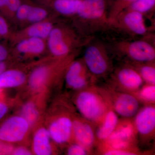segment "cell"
Instances as JSON below:
<instances>
[{"instance_id": "obj_12", "label": "cell", "mask_w": 155, "mask_h": 155, "mask_svg": "<svg viewBox=\"0 0 155 155\" xmlns=\"http://www.w3.org/2000/svg\"><path fill=\"white\" fill-rule=\"evenodd\" d=\"M29 125L22 117H11L0 125V140L8 143L20 141L27 133Z\"/></svg>"}, {"instance_id": "obj_35", "label": "cell", "mask_w": 155, "mask_h": 155, "mask_svg": "<svg viewBox=\"0 0 155 155\" xmlns=\"http://www.w3.org/2000/svg\"><path fill=\"white\" fill-rule=\"evenodd\" d=\"M8 111V107L6 103L0 101V120L3 118Z\"/></svg>"}, {"instance_id": "obj_37", "label": "cell", "mask_w": 155, "mask_h": 155, "mask_svg": "<svg viewBox=\"0 0 155 155\" xmlns=\"http://www.w3.org/2000/svg\"><path fill=\"white\" fill-rule=\"evenodd\" d=\"M7 0H0V12H2L5 7Z\"/></svg>"}, {"instance_id": "obj_9", "label": "cell", "mask_w": 155, "mask_h": 155, "mask_svg": "<svg viewBox=\"0 0 155 155\" xmlns=\"http://www.w3.org/2000/svg\"><path fill=\"white\" fill-rule=\"evenodd\" d=\"M111 107L122 118L130 119L140 110V102L132 94L119 91L109 86L104 87Z\"/></svg>"}, {"instance_id": "obj_23", "label": "cell", "mask_w": 155, "mask_h": 155, "mask_svg": "<svg viewBox=\"0 0 155 155\" xmlns=\"http://www.w3.org/2000/svg\"><path fill=\"white\" fill-rule=\"evenodd\" d=\"M140 102L145 104H155V85L154 84H143L138 91L132 94Z\"/></svg>"}, {"instance_id": "obj_39", "label": "cell", "mask_w": 155, "mask_h": 155, "mask_svg": "<svg viewBox=\"0 0 155 155\" xmlns=\"http://www.w3.org/2000/svg\"><path fill=\"white\" fill-rule=\"evenodd\" d=\"M1 89H0V91H1Z\"/></svg>"}, {"instance_id": "obj_2", "label": "cell", "mask_w": 155, "mask_h": 155, "mask_svg": "<svg viewBox=\"0 0 155 155\" xmlns=\"http://www.w3.org/2000/svg\"><path fill=\"white\" fill-rule=\"evenodd\" d=\"M93 37L81 35L73 25L59 23L54 25L46 39L47 49L56 58L76 54Z\"/></svg>"}, {"instance_id": "obj_26", "label": "cell", "mask_w": 155, "mask_h": 155, "mask_svg": "<svg viewBox=\"0 0 155 155\" xmlns=\"http://www.w3.org/2000/svg\"><path fill=\"white\" fill-rule=\"evenodd\" d=\"M48 13L45 9L31 5L26 22L31 24L46 20Z\"/></svg>"}, {"instance_id": "obj_28", "label": "cell", "mask_w": 155, "mask_h": 155, "mask_svg": "<svg viewBox=\"0 0 155 155\" xmlns=\"http://www.w3.org/2000/svg\"><path fill=\"white\" fill-rule=\"evenodd\" d=\"M21 4L20 0H7L5 7L1 14L5 17L14 15Z\"/></svg>"}, {"instance_id": "obj_38", "label": "cell", "mask_w": 155, "mask_h": 155, "mask_svg": "<svg viewBox=\"0 0 155 155\" xmlns=\"http://www.w3.org/2000/svg\"><path fill=\"white\" fill-rule=\"evenodd\" d=\"M107 3L108 8H110V6L111 4L113 3V1L114 0H107ZM109 10V9H108Z\"/></svg>"}, {"instance_id": "obj_8", "label": "cell", "mask_w": 155, "mask_h": 155, "mask_svg": "<svg viewBox=\"0 0 155 155\" xmlns=\"http://www.w3.org/2000/svg\"><path fill=\"white\" fill-rule=\"evenodd\" d=\"M110 75L111 83L110 87L119 91L133 94L144 83L135 69L125 62L114 69Z\"/></svg>"}, {"instance_id": "obj_22", "label": "cell", "mask_w": 155, "mask_h": 155, "mask_svg": "<svg viewBox=\"0 0 155 155\" xmlns=\"http://www.w3.org/2000/svg\"><path fill=\"white\" fill-rule=\"evenodd\" d=\"M136 11L145 17H150L155 10V0H137L125 10Z\"/></svg>"}, {"instance_id": "obj_36", "label": "cell", "mask_w": 155, "mask_h": 155, "mask_svg": "<svg viewBox=\"0 0 155 155\" xmlns=\"http://www.w3.org/2000/svg\"><path fill=\"white\" fill-rule=\"evenodd\" d=\"M7 70V64L5 61H0V75Z\"/></svg>"}, {"instance_id": "obj_7", "label": "cell", "mask_w": 155, "mask_h": 155, "mask_svg": "<svg viewBox=\"0 0 155 155\" xmlns=\"http://www.w3.org/2000/svg\"><path fill=\"white\" fill-rule=\"evenodd\" d=\"M110 28H114L132 37L155 38L147 26L145 17L136 11L124 10L110 23Z\"/></svg>"}, {"instance_id": "obj_27", "label": "cell", "mask_w": 155, "mask_h": 155, "mask_svg": "<svg viewBox=\"0 0 155 155\" xmlns=\"http://www.w3.org/2000/svg\"><path fill=\"white\" fill-rule=\"evenodd\" d=\"M22 115L29 125H32L36 121L38 114L33 103H28L22 108Z\"/></svg>"}, {"instance_id": "obj_19", "label": "cell", "mask_w": 155, "mask_h": 155, "mask_svg": "<svg viewBox=\"0 0 155 155\" xmlns=\"http://www.w3.org/2000/svg\"><path fill=\"white\" fill-rule=\"evenodd\" d=\"M82 0H54L53 9L59 15L73 18L77 14Z\"/></svg>"}, {"instance_id": "obj_18", "label": "cell", "mask_w": 155, "mask_h": 155, "mask_svg": "<svg viewBox=\"0 0 155 155\" xmlns=\"http://www.w3.org/2000/svg\"><path fill=\"white\" fill-rule=\"evenodd\" d=\"M48 131L41 128L37 131L34 137L33 150L38 155H51L52 152Z\"/></svg>"}, {"instance_id": "obj_24", "label": "cell", "mask_w": 155, "mask_h": 155, "mask_svg": "<svg viewBox=\"0 0 155 155\" xmlns=\"http://www.w3.org/2000/svg\"><path fill=\"white\" fill-rule=\"evenodd\" d=\"M48 73V69L45 66H41L35 68L29 76V85L34 89L40 87L46 80Z\"/></svg>"}, {"instance_id": "obj_10", "label": "cell", "mask_w": 155, "mask_h": 155, "mask_svg": "<svg viewBox=\"0 0 155 155\" xmlns=\"http://www.w3.org/2000/svg\"><path fill=\"white\" fill-rule=\"evenodd\" d=\"M65 77L67 86L78 90L93 85L96 81L82 58L71 61L66 69Z\"/></svg>"}, {"instance_id": "obj_34", "label": "cell", "mask_w": 155, "mask_h": 155, "mask_svg": "<svg viewBox=\"0 0 155 155\" xmlns=\"http://www.w3.org/2000/svg\"><path fill=\"white\" fill-rule=\"evenodd\" d=\"M13 155H31V153L28 150L24 147L17 148L16 150H14L12 153Z\"/></svg>"}, {"instance_id": "obj_31", "label": "cell", "mask_w": 155, "mask_h": 155, "mask_svg": "<svg viewBox=\"0 0 155 155\" xmlns=\"http://www.w3.org/2000/svg\"><path fill=\"white\" fill-rule=\"evenodd\" d=\"M10 28L5 17L0 14V39L5 38L9 36Z\"/></svg>"}, {"instance_id": "obj_5", "label": "cell", "mask_w": 155, "mask_h": 155, "mask_svg": "<svg viewBox=\"0 0 155 155\" xmlns=\"http://www.w3.org/2000/svg\"><path fill=\"white\" fill-rule=\"evenodd\" d=\"M84 47L82 59L95 80L110 75L114 69L107 44L94 37Z\"/></svg>"}, {"instance_id": "obj_14", "label": "cell", "mask_w": 155, "mask_h": 155, "mask_svg": "<svg viewBox=\"0 0 155 155\" xmlns=\"http://www.w3.org/2000/svg\"><path fill=\"white\" fill-rule=\"evenodd\" d=\"M72 120L66 115L60 116L50 125V137L58 144H64L70 140L72 136Z\"/></svg>"}, {"instance_id": "obj_32", "label": "cell", "mask_w": 155, "mask_h": 155, "mask_svg": "<svg viewBox=\"0 0 155 155\" xmlns=\"http://www.w3.org/2000/svg\"><path fill=\"white\" fill-rule=\"evenodd\" d=\"M12 151V147L8 142L0 140V155L9 154Z\"/></svg>"}, {"instance_id": "obj_4", "label": "cell", "mask_w": 155, "mask_h": 155, "mask_svg": "<svg viewBox=\"0 0 155 155\" xmlns=\"http://www.w3.org/2000/svg\"><path fill=\"white\" fill-rule=\"evenodd\" d=\"M111 54L124 59V62H155V38L119 40L107 45Z\"/></svg>"}, {"instance_id": "obj_33", "label": "cell", "mask_w": 155, "mask_h": 155, "mask_svg": "<svg viewBox=\"0 0 155 155\" xmlns=\"http://www.w3.org/2000/svg\"><path fill=\"white\" fill-rule=\"evenodd\" d=\"M9 55L8 48L5 45L0 43V61H6Z\"/></svg>"}, {"instance_id": "obj_25", "label": "cell", "mask_w": 155, "mask_h": 155, "mask_svg": "<svg viewBox=\"0 0 155 155\" xmlns=\"http://www.w3.org/2000/svg\"><path fill=\"white\" fill-rule=\"evenodd\" d=\"M137 0H114L108 10L109 23L116 18L118 14L127 8Z\"/></svg>"}, {"instance_id": "obj_6", "label": "cell", "mask_w": 155, "mask_h": 155, "mask_svg": "<svg viewBox=\"0 0 155 155\" xmlns=\"http://www.w3.org/2000/svg\"><path fill=\"white\" fill-rule=\"evenodd\" d=\"M137 137L133 119L122 118L119 119L115 130L109 138L97 147L141 153L137 146Z\"/></svg>"}, {"instance_id": "obj_29", "label": "cell", "mask_w": 155, "mask_h": 155, "mask_svg": "<svg viewBox=\"0 0 155 155\" xmlns=\"http://www.w3.org/2000/svg\"><path fill=\"white\" fill-rule=\"evenodd\" d=\"M92 153L91 152L77 142L70 145L67 151V154L69 155H86Z\"/></svg>"}, {"instance_id": "obj_17", "label": "cell", "mask_w": 155, "mask_h": 155, "mask_svg": "<svg viewBox=\"0 0 155 155\" xmlns=\"http://www.w3.org/2000/svg\"><path fill=\"white\" fill-rule=\"evenodd\" d=\"M54 25L53 22L45 20L30 24L16 35L17 40L25 38H35L46 40L49 35Z\"/></svg>"}, {"instance_id": "obj_16", "label": "cell", "mask_w": 155, "mask_h": 155, "mask_svg": "<svg viewBox=\"0 0 155 155\" xmlns=\"http://www.w3.org/2000/svg\"><path fill=\"white\" fill-rule=\"evenodd\" d=\"M46 49L45 40L35 38L21 39L17 41L15 46L16 51L24 55H39L44 52Z\"/></svg>"}, {"instance_id": "obj_15", "label": "cell", "mask_w": 155, "mask_h": 155, "mask_svg": "<svg viewBox=\"0 0 155 155\" xmlns=\"http://www.w3.org/2000/svg\"><path fill=\"white\" fill-rule=\"evenodd\" d=\"M119 119V116L111 107L107 111L101 122L95 127L97 145L109 138L115 130Z\"/></svg>"}, {"instance_id": "obj_1", "label": "cell", "mask_w": 155, "mask_h": 155, "mask_svg": "<svg viewBox=\"0 0 155 155\" xmlns=\"http://www.w3.org/2000/svg\"><path fill=\"white\" fill-rule=\"evenodd\" d=\"M107 0H82L77 14L73 17V26L85 37L110 28Z\"/></svg>"}, {"instance_id": "obj_21", "label": "cell", "mask_w": 155, "mask_h": 155, "mask_svg": "<svg viewBox=\"0 0 155 155\" xmlns=\"http://www.w3.org/2000/svg\"><path fill=\"white\" fill-rule=\"evenodd\" d=\"M125 63L129 64L135 69L146 84L155 85V62Z\"/></svg>"}, {"instance_id": "obj_30", "label": "cell", "mask_w": 155, "mask_h": 155, "mask_svg": "<svg viewBox=\"0 0 155 155\" xmlns=\"http://www.w3.org/2000/svg\"><path fill=\"white\" fill-rule=\"evenodd\" d=\"M31 5L28 4H21L15 13V17L17 20L21 22H26L28 12Z\"/></svg>"}, {"instance_id": "obj_13", "label": "cell", "mask_w": 155, "mask_h": 155, "mask_svg": "<svg viewBox=\"0 0 155 155\" xmlns=\"http://www.w3.org/2000/svg\"><path fill=\"white\" fill-rule=\"evenodd\" d=\"M76 142L81 144L92 153L94 148L97 147L95 126L81 117L72 120V135Z\"/></svg>"}, {"instance_id": "obj_20", "label": "cell", "mask_w": 155, "mask_h": 155, "mask_svg": "<svg viewBox=\"0 0 155 155\" xmlns=\"http://www.w3.org/2000/svg\"><path fill=\"white\" fill-rule=\"evenodd\" d=\"M25 74L19 70H6L0 75V89L19 86L24 83Z\"/></svg>"}, {"instance_id": "obj_3", "label": "cell", "mask_w": 155, "mask_h": 155, "mask_svg": "<svg viewBox=\"0 0 155 155\" xmlns=\"http://www.w3.org/2000/svg\"><path fill=\"white\" fill-rule=\"evenodd\" d=\"M75 104L81 117L95 127L101 122L111 107L105 88L95 84L80 90L75 97Z\"/></svg>"}, {"instance_id": "obj_11", "label": "cell", "mask_w": 155, "mask_h": 155, "mask_svg": "<svg viewBox=\"0 0 155 155\" xmlns=\"http://www.w3.org/2000/svg\"><path fill=\"white\" fill-rule=\"evenodd\" d=\"M134 125L137 137L142 141L150 140L155 136V104H149L140 109L133 117Z\"/></svg>"}]
</instances>
